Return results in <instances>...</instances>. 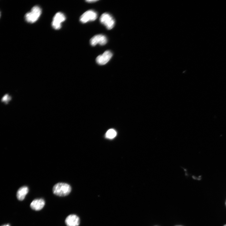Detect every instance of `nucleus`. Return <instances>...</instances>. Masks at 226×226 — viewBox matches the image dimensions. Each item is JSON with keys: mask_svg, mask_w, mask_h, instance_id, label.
<instances>
[{"mask_svg": "<svg viewBox=\"0 0 226 226\" xmlns=\"http://www.w3.org/2000/svg\"><path fill=\"white\" fill-rule=\"evenodd\" d=\"M66 17L62 13L59 12L56 13L53 17L52 26L55 30H59L61 27V24L65 21Z\"/></svg>", "mask_w": 226, "mask_h": 226, "instance_id": "4", "label": "nucleus"}, {"mask_svg": "<svg viewBox=\"0 0 226 226\" xmlns=\"http://www.w3.org/2000/svg\"><path fill=\"white\" fill-rule=\"evenodd\" d=\"M116 135V131L113 129H110L107 131L105 134L106 138L112 139L114 138Z\"/></svg>", "mask_w": 226, "mask_h": 226, "instance_id": "11", "label": "nucleus"}, {"mask_svg": "<svg viewBox=\"0 0 226 226\" xmlns=\"http://www.w3.org/2000/svg\"><path fill=\"white\" fill-rule=\"evenodd\" d=\"M1 226H10V225L8 224H7L4 225H3Z\"/></svg>", "mask_w": 226, "mask_h": 226, "instance_id": "14", "label": "nucleus"}, {"mask_svg": "<svg viewBox=\"0 0 226 226\" xmlns=\"http://www.w3.org/2000/svg\"><path fill=\"white\" fill-rule=\"evenodd\" d=\"M107 42V39L106 37L102 34L95 35L90 40V44L93 46H94L97 44L100 45H104Z\"/></svg>", "mask_w": 226, "mask_h": 226, "instance_id": "7", "label": "nucleus"}, {"mask_svg": "<svg viewBox=\"0 0 226 226\" xmlns=\"http://www.w3.org/2000/svg\"><path fill=\"white\" fill-rule=\"evenodd\" d=\"M65 223L67 226H78L80 223L79 218L75 214H70L66 218Z\"/></svg>", "mask_w": 226, "mask_h": 226, "instance_id": "8", "label": "nucleus"}, {"mask_svg": "<svg viewBox=\"0 0 226 226\" xmlns=\"http://www.w3.org/2000/svg\"><path fill=\"white\" fill-rule=\"evenodd\" d=\"M98 0H86V2H88V3H93V2H96Z\"/></svg>", "mask_w": 226, "mask_h": 226, "instance_id": "13", "label": "nucleus"}, {"mask_svg": "<svg viewBox=\"0 0 226 226\" xmlns=\"http://www.w3.org/2000/svg\"><path fill=\"white\" fill-rule=\"evenodd\" d=\"M71 187L70 185L64 183H58L53 186L52 191L57 196H63L68 195L71 192Z\"/></svg>", "mask_w": 226, "mask_h": 226, "instance_id": "1", "label": "nucleus"}, {"mask_svg": "<svg viewBox=\"0 0 226 226\" xmlns=\"http://www.w3.org/2000/svg\"><path fill=\"white\" fill-rule=\"evenodd\" d=\"M225 204H226V201Z\"/></svg>", "mask_w": 226, "mask_h": 226, "instance_id": "16", "label": "nucleus"}, {"mask_svg": "<svg viewBox=\"0 0 226 226\" xmlns=\"http://www.w3.org/2000/svg\"><path fill=\"white\" fill-rule=\"evenodd\" d=\"M226 226V224H225V225H224V226Z\"/></svg>", "mask_w": 226, "mask_h": 226, "instance_id": "15", "label": "nucleus"}, {"mask_svg": "<svg viewBox=\"0 0 226 226\" xmlns=\"http://www.w3.org/2000/svg\"><path fill=\"white\" fill-rule=\"evenodd\" d=\"M29 191V188L27 186H24L20 187L17 191L16 196L18 200L22 201Z\"/></svg>", "mask_w": 226, "mask_h": 226, "instance_id": "10", "label": "nucleus"}, {"mask_svg": "<svg viewBox=\"0 0 226 226\" xmlns=\"http://www.w3.org/2000/svg\"><path fill=\"white\" fill-rule=\"evenodd\" d=\"M45 203V201L43 199H36L31 202L30 204V207L34 210L39 211L43 208Z\"/></svg>", "mask_w": 226, "mask_h": 226, "instance_id": "9", "label": "nucleus"}, {"mask_svg": "<svg viewBox=\"0 0 226 226\" xmlns=\"http://www.w3.org/2000/svg\"><path fill=\"white\" fill-rule=\"evenodd\" d=\"M97 17V13L92 10H89L85 12L80 16V21L83 23L95 20Z\"/></svg>", "mask_w": 226, "mask_h": 226, "instance_id": "5", "label": "nucleus"}, {"mask_svg": "<svg viewBox=\"0 0 226 226\" xmlns=\"http://www.w3.org/2000/svg\"><path fill=\"white\" fill-rule=\"evenodd\" d=\"M11 99V97L8 94L4 95L2 99V101L4 102L5 104H7L10 101Z\"/></svg>", "mask_w": 226, "mask_h": 226, "instance_id": "12", "label": "nucleus"}, {"mask_svg": "<svg viewBox=\"0 0 226 226\" xmlns=\"http://www.w3.org/2000/svg\"><path fill=\"white\" fill-rule=\"evenodd\" d=\"M100 23L104 25L108 30H111L115 25L114 19L108 13H105L102 14L100 18Z\"/></svg>", "mask_w": 226, "mask_h": 226, "instance_id": "3", "label": "nucleus"}, {"mask_svg": "<svg viewBox=\"0 0 226 226\" xmlns=\"http://www.w3.org/2000/svg\"><path fill=\"white\" fill-rule=\"evenodd\" d=\"M41 13V8L38 6L33 7L31 11L26 13L25 15V20L28 22L34 23L40 17Z\"/></svg>", "mask_w": 226, "mask_h": 226, "instance_id": "2", "label": "nucleus"}, {"mask_svg": "<svg viewBox=\"0 0 226 226\" xmlns=\"http://www.w3.org/2000/svg\"><path fill=\"white\" fill-rule=\"evenodd\" d=\"M112 53L110 51H106L96 58V62L100 65H104L107 63L112 56Z\"/></svg>", "mask_w": 226, "mask_h": 226, "instance_id": "6", "label": "nucleus"}]
</instances>
